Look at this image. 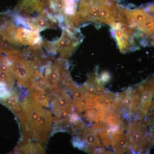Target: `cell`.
<instances>
[{
    "label": "cell",
    "instance_id": "6da1fadb",
    "mask_svg": "<svg viewBox=\"0 0 154 154\" xmlns=\"http://www.w3.org/2000/svg\"><path fill=\"white\" fill-rule=\"evenodd\" d=\"M145 123H137L135 121L125 129L127 131L125 135L132 150L135 152L143 153L150 148L152 141L150 136L147 135Z\"/></svg>",
    "mask_w": 154,
    "mask_h": 154
},
{
    "label": "cell",
    "instance_id": "7a4b0ae2",
    "mask_svg": "<svg viewBox=\"0 0 154 154\" xmlns=\"http://www.w3.org/2000/svg\"><path fill=\"white\" fill-rule=\"evenodd\" d=\"M21 107L23 130L25 135L30 136L43 109L29 95L24 98Z\"/></svg>",
    "mask_w": 154,
    "mask_h": 154
},
{
    "label": "cell",
    "instance_id": "3957f363",
    "mask_svg": "<svg viewBox=\"0 0 154 154\" xmlns=\"http://www.w3.org/2000/svg\"><path fill=\"white\" fill-rule=\"evenodd\" d=\"M49 93L52 109L54 113L61 116L73 111L74 106L70 95L66 90L58 88L50 91Z\"/></svg>",
    "mask_w": 154,
    "mask_h": 154
},
{
    "label": "cell",
    "instance_id": "277c9868",
    "mask_svg": "<svg viewBox=\"0 0 154 154\" xmlns=\"http://www.w3.org/2000/svg\"><path fill=\"white\" fill-rule=\"evenodd\" d=\"M118 96L120 110L121 109L132 116L135 115L139 111L141 97L140 90L137 87L135 86L128 88Z\"/></svg>",
    "mask_w": 154,
    "mask_h": 154
},
{
    "label": "cell",
    "instance_id": "5b68a950",
    "mask_svg": "<svg viewBox=\"0 0 154 154\" xmlns=\"http://www.w3.org/2000/svg\"><path fill=\"white\" fill-rule=\"evenodd\" d=\"M40 45L30 46L27 48L19 49L16 54L25 64L38 69L45 63L48 56L45 54Z\"/></svg>",
    "mask_w": 154,
    "mask_h": 154
},
{
    "label": "cell",
    "instance_id": "8992f818",
    "mask_svg": "<svg viewBox=\"0 0 154 154\" xmlns=\"http://www.w3.org/2000/svg\"><path fill=\"white\" fill-rule=\"evenodd\" d=\"M50 43V48L52 52L56 54L57 52L62 58L69 57L80 43V41L72 36L68 31H64L61 38L56 41Z\"/></svg>",
    "mask_w": 154,
    "mask_h": 154
},
{
    "label": "cell",
    "instance_id": "52a82bcc",
    "mask_svg": "<svg viewBox=\"0 0 154 154\" xmlns=\"http://www.w3.org/2000/svg\"><path fill=\"white\" fill-rule=\"evenodd\" d=\"M11 62L13 70L17 80L18 85L21 87L30 88L38 69L25 64L19 58Z\"/></svg>",
    "mask_w": 154,
    "mask_h": 154
},
{
    "label": "cell",
    "instance_id": "ba28073f",
    "mask_svg": "<svg viewBox=\"0 0 154 154\" xmlns=\"http://www.w3.org/2000/svg\"><path fill=\"white\" fill-rule=\"evenodd\" d=\"M52 121L50 112L43 109L30 136L40 142H45Z\"/></svg>",
    "mask_w": 154,
    "mask_h": 154
},
{
    "label": "cell",
    "instance_id": "9c48e42d",
    "mask_svg": "<svg viewBox=\"0 0 154 154\" xmlns=\"http://www.w3.org/2000/svg\"><path fill=\"white\" fill-rule=\"evenodd\" d=\"M46 5L44 0H25L17 6L14 13L27 20L37 16L46 9Z\"/></svg>",
    "mask_w": 154,
    "mask_h": 154
},
{
    "label": "cell",
    "instance_id": "30bf717a",
    "mask_svg": "<svg viewBox=\"0 0 154 154\" xmlns=\"http://www.w3.org/2000/svg\"><path fill=\"white\" fill-rule=\"evenodd\" d=\"M16 30L17 38L20 44L31 46L42 44V41L39 31L18 27Z\"/></svg>",
    "mask_w": 154,
    "mask_h": 154
},
{
    "label": "cell",
    "instance_id": "8fae6325",
    "mask_svg": "<svg viewBox=\"0 0 154 154\" xmlns=\"http://www.w3.org/2000/svg\"><path fill=\"white\" fill-rule=\"evenodd\" d=\"M113 138L111 142V145L116 153H130L129 144L125 135L118 134Z\"/></svg>",
    "mask_w": 154,
    "mask_h": 154
},
{
    "label": "cell",
    "instance_id": "7c38bea8",
    "mask_svg": "<svg viewBox=\"0 0 154 154\" xmlns=\"http://www.w3.org/2000/svg\"><path fill=\"white\" fill-rule=\"evenodd\" d=\"M28 95L30 96L38 105L48 107L49 105V96L43 88L35 90L29 89Z\"/></svg>",
    "mask_w": 154,
    "mask_h": 154
},
{
    "label": "cell",
    "instance_id": "4fadbf2b",
    "mask_svg": "<svg viewBox=\"0 0 154 154\" xmlns=\"http://www.w3.org/2000/svg\"><path fill=\"white\" fill-rule=\"evenodd\" d=\"M115 34L120 51L124 53L129 50L131 46L130 41L133 38H130L127 35L119 30L115 29Z\"/></svg>",
    "mask_w": 154,
    "mask_h": 154
},
{
    "label": "cell",
    "instance_id": "5bb4252c",
    "mask_svg": "<svg viewBox=\"0 0 154 154\" xmlns=\"http://www.w3.org/2000/svg\"><path fill=\"white\" fill-rule=\"evenodd\" d=\"M82 132L83 139L88 144L90 147L94 148L101 147L99 139L94 129L85 128Z\"/></svg>",
    "mask_w": 154,
    "mask_h": 154
},
{
    "label": "cell",
    "instance_id": "9a60e30c",
    "mask_svg": "<svg viewBox=\"0 0 154 154\" xmlns=\"http://www.w3.org/2000/svg\"><path fill=\"white\" fill-rule=\"evenodd\" d=\"M18 96V93L13 90L12 88L9 95L7 97L3 98L5 104L15 112L19 111L21 109Z\"/></svg>",
    "mask_w": 154,
    "mask_h": 154
},
{
    "label": "cell",
    "instance_id": "2e32d148",
    "mask_svg": "<svg viewBox=\"0 0 154 154\" xmlns=\"http://www.w3.org/2000/svg\"><path fill=\"white\" fill-rule=\"evenodd\" d=\"M104 121L109 125H118L122 121L120 114L118 112L113 109L106 111Z\"/></svg>",
    "mask_w": 154,
    "mask_h": 154
},
{
    "label": "cell",
    "instance_id": "e0dca14e",
    "mask_svg": "<svg viewBox=\"0 0 154 154\" xmlns=\"http://www.w3.org/2000/svg\"><path fill=\"white\" fill-rule=\"evenodd\" d=\"M22 151L25 154H37L44 153L43 149L40 144L31 141L23 143Z\"/></svg>",
    "mask_w": 154,
    "mask_h": 154
},
{
    "label": "cell",
    "instance_id": "ac0fdd59",
    "mask_svg": "<svg viewBox=\"0 0 154 154\" xmlns=\"http://www.w3.org/2000/svg\"><path fill=\"white\" fill-rule=\"evenodd\" d=\"M137 28L138 29L151 35L154 33V17L147 19L139 24Z\"/></svg>",
    "mask_w": 154,
    "mask_h": 154
},
{
    "label": "cell",
    "instance_id": "d6986e66",
    "mask_svg": "<svg viewBox=\"0 0 154 154\" xmlns=\"http://www.w3.org/2000/svg\"><path fill=\"white\" fill-rule=\"evenodd\" d=\"M98 132L103 145L106 147H108L111 143L112 137L104 130H100Z\"/></svg>",
    "mask_w": 154,
    "mask_h": 154
},
{
    "label": "cell",
    "instance_id": "ffe728a7",
    "mask_svg": "<svg viewBox=\"0 0 154 154\" xmlns=\"http://www.w3.org/2000/svg\"><path fill=\"white\" fill-rule=\"evenodd\" d=\"M134 36L137 39L140 38L146 39L148 37V34L147 33L139 30H137L135 32Z\"/></svg>",
    "mask_w": 154,
    "mask_h": 154
},
{
    "label": "cell",
    "instance_id": "44dd1931",
    "mask_svg": "<svg viewBox=\"0 0 154 154\" xmlns=\"http://www.w3.org/2000/svg\"><path fill=\"white\" fill-rule=\"evenodd\" d=\"M108 78H109V76L108 74L106 72H104L102 73L101 78L100 79L101 81L105 82L107 81Z\"/></svg>",
    "mask_w": 154,
    "mask_h": 154
},
{
    "label": "cell",
    "instance_id": "7402d4cb",
    "mask_svg": "<svg viewBox=\"0 0 154 154\" xmlns=\"http://www.w3.org/2000/svg\"><path fill=\"white\" fill-rule=\"evenodd\" d=\"M110 31L111 32V34L112 37L114 38V39H115V40H116V37L115 35V32L114 31V30L113 29L111 28L110 29ZM116 41H117V40H116Z\"/></svg>",
    "mask_w": 154,
    "mask_h": 154
},
{
    "label": "cell",
    "instance_id": "603a6c76",
    "mask_svg": "<svg viewBox=\"0 0 154 154\" xmlns=\"http://www.w3.org/2000/svg\"><path fill=\"white\" fill-rule=\"evenodd\" d=\"M102 0V1H109L111 0Z\"/></svg>",
    "mask_w": 154,
    "mask_h": 154
}]
</instances>
